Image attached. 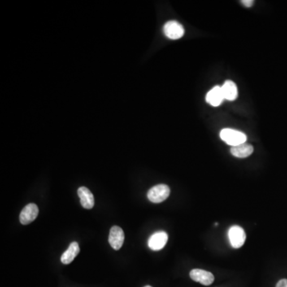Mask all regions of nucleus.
Listing matches in <instances>:
<instances>
[{
    "mask_svg": "<svg viewBox=\"0 0 287 287\" xmlns=\"http://www.w3.org/2000/svg\"><path fill=\"white\" fill-rule=\"evenodd\" d=\"M220 138L227 145L234 147L246 143L247 137L245 133L240 131L232 128H224L220 132Z\"/></svg>",
    "mask_w": 287,
    "mask_h": 287,
    "instance_id": "f257e3e1",
    "label": "nucleus"
},
{
    "mask_svg": "<svg viewBox=\"0 0 287 287\" xmlns=\"http://www.w3.org/2000/svg\"><path fill=\"white\" fill-rule=\"evenodd\" d=\"M170 192L169 187L166 184H158L149 189L147 197L152 203L160 204L169 197Z\"/></svg>",
    "mask_w": 287,
    "mask_h": 287,
    "instance_id": "f03ea898",
    "label": "nucleus"
},
{
    "mask_svg": "<svg viewBox=\"0 0 287 287\" xmlns=\"http://www.w3.org/2000/svg\"><path fill=\"white\" fill-rule=\"evenodd\" d=\"M164 33L170 40H179L184 36V28L176 21H169L164 26Z\"/></svg>",
    "mask_w": 287,
    "mask_h": 287,
    "instance_id": "7ed1b4c3",
    "label": "nucleus"
},
{
    "mask_svg": "<svg viewBox=\"0 0 287 287\" xmlns=\"http://www.w3.org/2000/svg\"><path fill=\"white\" fill-rule=\"evenodd\" d=\"M228 237L232 247L236 249L243 246L246 241V233L240 226H233L231 227L228 232Z\"/></svg>",
    "mask_w": 287,
    "mask_h": 287,
    "instance_id": "20e7f679",
    "label": "nucleus"
},
{
    "mask_svg": "<svg viewBox=\"0 0 287 287\" xmlns=\"http://www.w3.org/2000/svg\"><path fill=\"white\" fill-rule=\"evenodd\" d=\"M39 215V207L36 204H29L21 211L19 221L23 225L32 223Z\"/></svg>",
    "mask_w": 287,
    "mask_h": 287,
    "instance_id": "39448f33",
    "label": "nucleus"
},
{
    "mask_svg": "<svg viewBox=\"0 0 287 287\" xmlns=\"http://www.w3.org/2000/svg\"><path fill=\"white\" fill-rule=\"evenodd\" d=\"M124 233L123 230L118 226H114L111 227L109 236V243L110 246L114 248V250H120L122 245L124 244Z\"/></svg>",
    "mask_w": 287,
    "mask_h": 287,
    "instance_id": "423d86ee",
    "label": "nucleus"
},
{
    "mask_svg": "<svg viewBox=\"0 0 287 287\" xmlns=\"http://www.w3.org/2000/svg\"><path fill=\"white\" fill-rule=\"evenodd\" d=\"M191 279L193 281L200 283L204 286H210L215 280L214 275L209 271L201 270V269H194L190 272Z\"/></svg>",
    "mask_w": 287,
    "mask_h": 287,
    "instance_id": "0eeeda50",
    "label": "nucleus"
},
{
    "mask_svg": "<svg viewBox=\"0 0 287 287\" xmlns=\"http://www.w3.org/2000/svg\"><path fill=\"white\" fill-rule=\"evenodd\" d=\"M168 236L165 232H158L150 236L149 246L151 250H160L163 249L167 244Z\"/></svg>",
    "mask_w": 287,
    "mask_h": 287,
    "instance_id": "6e6552de",
    "label": "nucleus"
},
{
    "mask_svg": "<svg viewBox=\"0 0 287 287\" xmlns=\"http://www.w3.org/2000/svg\"><path fill=\"white\" fill-rule=\"evenodd\" d=\"M223 100H225L223 96V91L220 86L213 87L208 93H206V101L211 106H219L223 103Z\"/></svg>",
    "mask_w": 287,
    "mask_h": 287,
    "instance_id": "1a4fd4ad",
    "label": "nucleus"
},
{
    "mask_svg": "<svg viewBox=\"0 0 287 287\" xmlns=\"http://www.w3.org/2000/svg\"><path fill=\"white\" fill-rule=\"evenodd\" d=\"M78 195L80 198L82 206L85 209L93 208L94 206V197L89 189L85 187H81L78 190Z\"/></svg>",
    "mask_w": 287,
    "mask_h": 287,
    "instance_id": "9d476101",
    "label": "nucleus"
},
{
    "mask_svg": "<svg viewBox=\"0 0 287 287\" xmlns=\"http://www.w3.org/2000/svg\"><path fill=\"white\" fill-rule=\"evenodd\" d=\"M79 252H80V247H79V244L77 242L71 243L68 249L62 254L61 262L65 265L70 264L76 258Z\"/></svg>",
    "mask_w": 287,
    "mask_h": 287,
    "instance_id": "9b49d317",
    "label": "nucleus"
},
{
    "mask_svg": "<svg viewBox=\"0 0 287 287\" xmlns=\"http://www.w3.org/2000/svg\"><path fill=\"white\" fill-rule=\"evenodd\" d=\"M254 152V148L250 144L244 143L241 145L231 148V153L237 158H246L251 155Z\"/></svg>",
    "mask_w": 287,
    "mask_h": 287,
    "instance_id": "f8f14e48",
    "label": "nucleus"
},
{
    "mask_svg": "<svg viewBox=\"0 0 287 287\" xmlns=\"http://www.w3.org/2000/svg\"><path fill=\"white\" fill-rule=\"evenodd\" d=\"M224 98L227 101H235L237 98L238 89L236 83L227 80L221 86Z\"/></svg>",
    "mask_w": 287,
    "mask_h": 287,
    "instance_id": "ddd939ff",
    "label": "nucleus"
},
{
    "mask_svg": "<svg viewBox=\"0 0 287 287\" xmlns=\"http://www.w3.org/2000/svg\"><path fill=\"white\" fill-rule=\"evenodd\" d=\"M254 1L253 0H242L241 1V3H242L244 6H246V7H250V6L254 5Z\"/></svg>",
    "mask_w": 287,
    "mask_h": 287,
    "instance_id": "4468645a",
    "label": "nucleus"
},
{
    "mask_svg": "<svg viewBox=\"0 0 287 287\" xmlns=\"http://www.w3.org/2000/svg\"><path fill=\"white\" fill-rule=\"evenodd\" d=\"M276 287H287V279H283L278 282Z\"/></svg>",
    "mask_w": 287,
    "mask_h": 287,
    "instance_id": "2eb2a0df",
    "label": "nucleus"
},
{
    "mask_svg": "<svg viewBox=\"0 0 287 287\" xmlns=\"http://www.w3.org/2000/svg\"><path fill=\"white\" fill-rule=\"evenodd\" d=\"M152 287L151 286H146V287Z\"/></svg>",
    "mask_w": 287,
    "mask_h": 287,
    "instance_id": "dca6fc26",
    "label": "nucleus"
}]
</instances>
